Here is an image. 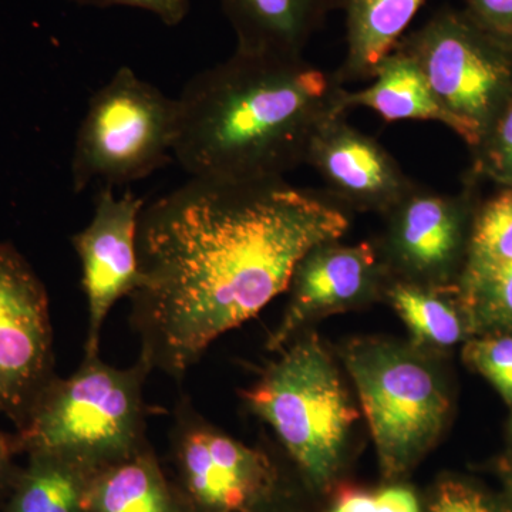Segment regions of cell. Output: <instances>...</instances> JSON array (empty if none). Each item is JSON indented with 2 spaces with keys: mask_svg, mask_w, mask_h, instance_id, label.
Masks as SVG:
<instances>
[{
  "mask_svg": "<svg viewBox=\"0 0 512 512\" xmlns=\"http://www.w3.org/2000/svg\"><path fill=\"white\" fill-rule=\"evenodd\" d=\"M349 229L328 195L285 180L192 178L144 205L130 320L151 372L181 379L205 350L288 291L312 249Z\"/></svg>",
  "mask_w": 512,
  "mask_h": 512,
  "instance_id": "1",
  "label": "cell"
},
{
  "mask_svg": "<svg viewBox=\"0 0 512 512\" xmlns=\"http://www.w3.org/2000/svg\"><path fill=\"white\" fill-rule=\"evenodd\" d=\"M345 87L302 57L249 55L195 74L175 97L173 156L192 178L265 183L305 164Z\"/></svg>",
  "mask_w": 512,
  "mask_h": 512,
  "instance_id": "2",
  "label": "cell"
},
{
  "mask_svg": "<svg viewBox=\"0 0 512 512\" xmlns=\"http://www.w3.org/2000/svg\"><path fill=\"white\" fill-rule=\"evenodd\" d=\"M150 373L140 357L126 369L83 357L72 376L47 384L16 430L22 454L59 457L94 476L140 453L150 446L143 396Z\"/></svg>",
  "mask_w": 512,
  "mask_h": 512,
  "instance_id": "3",
  "label": "cell"
},
{
  "mask_svg": "<svg viewBox=\"0 0 512 512\" xmlns=\"http://www.w3.org/2000/svg\"><path fill=\"white\" fill-rule=\"evenodd\" d=\"M245 400L274 429L309 494L329 497L340 487L349 431L359 414L315 335L289 346Z\"/></svg>",
  "mask_w": 512,
  "mask_h": 512,
  "instance_id": "4",
  "label": "cell"
},
{
  "mask_svg": "<svg viewBox=\"0 0 512 512\" xmlns=\"http://www.w3.org/2000/svg\"><path fill=\"white\" fill-rule=\"evenodd\" d=\"M175 126V99L121 66L93 94L77 131L74 192L94 183L120 187L164 167L174 157Z\"/></svg>",
  "mask_w": 512,
  "mask_h": 512,
  "instance_id": "5",
  "label": "cell"
},
{
  "mask_svg": "<svg viewBox=\"0 0 512 512\" xmlns=\"http://www.w3.org/2000/svg\"><path fill=\"white\" fill-rule=\"evenodd\" d=\"M365 412L380 471L387 483L409 476L439 439L448 400L419 359L380 342L356 343L345 353Z\"/></svg>",
  "mask_w": 512,
  "mask_h": 512,
  "instance_id": "6",
  "label": "cell"
},
{
  "mask_svg": "<svg viewBox=\"0 0 512 512\" xmlns=\"http://www.w3.org/2000/svg\"><path fill=\"white\" fill-rule=\"evenodd\" d=\"M397 46L419 64L467 146L476 147L512 97V40L484 29L464 9H443Z\"/></svg>",
  "mask_w": 512,
  "mask_h": 512,
  "instance_id": "7",
  "label": "cell"
},
{
  "mask_svg": "<svg viewBox=\"0 0 512 512\" xmlns=\"http://www.w3.org/2000/svg\"><path fill=\"white\" fill-rule=\"evenodd\" d=\"M55 377L46 286L18 249L0 242V413L16 430Z\"/></svg>",
  "mask_w": 512,
  "mask_h": 512,
  "instance_id": "8",
  "label": "cell"
},
{
  "mask_svg": "<svg viewBox=\"0 0 512 512\" xmlns=\"http://www.w3.org/2000/svg\"><path fill=\"white\" fill-rule=\"evenodd\" d=\"M171 441L174 481L194 512H251L284 483L264 453L205 423L190 404L178 409Z\"/></svg>",
  "mask_w": 512,
  "mask_h": 512,
  "instance_id": "9",
  "label": "cell"
},
{
  "mask_svg": "<svg viewBox=\"0 0 512 512\" xmlns=\"http://www.w3.org/2000/svg\"><path fill=\"white\" fill-rule=\"evenodd\" d=\"M476 180L468 177L457 195L424 190L420 185L387 212V254L403 282L443 286L466 258L478 204Z\"/></svg>",
  "mask_w": 512,
  "mask_h": 512,
  "instance_id": "10",
  "label": "cell"
},
{
  "mask_svg": "<svg viewBox=\"0 0 512 512\" xmlns=\"http://www.w3.org/2000/svg\"><path fill=\"white\" fill-rule=\"evenodd\" d=\"M144 205L131 192L116 197L113 188H101L92 220L72 237L87 302L84 357L99 356L101 332L111 309L140 285L137 232Z\"/></svg>",
  "mask_w": 512,
  "mask_h": 512,
  "instance_id": "11",
  "label": "cell"
},
{
  "mask_svg": "<svg viewBox=\"0 0 512 512\" xmlns=\"http://www.w3.org/2000/svg\"><path fill=\"white\" fill-rule=\"evenodd\" d=\"M346 114L330 117L313 134L305 164L339 207L386 215L417 187L392 154L357 128Z\"/></svg>",
  "mask_w": 512,
  "mask_h": 512,
  "instance_id": "12",
  "label": "cell"
},
{
  "mask_svg": "<svg viewBox=\"0 0 512 512\" xmlns=\"http://www.w3.org/2000/svg\"><path fill=\"white\" fill-rule=\"evenodd\" d=\"M382 275L379 252L369 242L340 245L332 241L312 249L293 272L288 288L291 301L268 348H284L309 318L367 298Z\"/></svg>",
  "mask_w": 512,
  "mask_h": 512,
  "instance_id": "13",
  "label": "cell"
},
{
  "mask_svg": "<svg viewBox=\"0 0 512 512\" xmlns=\"http://www.w3.org/2000/svg\"><path fill=\"white\" fill-rule=\"evenodd\" d=\"M237 52L302 57L313 35L343 0H218Z\"/></svg>",
  "mask_w": 512,
  "mask_h": 512,
  "instance_id": "14",
  "label": "cell"
},
{
  "mask_svg": "<svg viewBox=\"0 0 512 512\" xmlns=\"http://www.w3.org/2000/svg\"><path fill=\"white\" fill-rule=\"evenodd\" d=\"M373 83L357 92L343 89L340 107L345 113L363 107L383 120L437 121L460 137L457 121L443 110L431 92L419 64L402 47H394L373 74Z\"/></svg>",
  "mask_w": 512,
  "mask_h": 512,
  "instance_id": "15",
  "label": "cell"
},
{
  "mask_svg": "<svg viewBox=\"0 0 512 512\" xmlns=\"http://www.w3.org/2000/svg\"><path fill=\"white\" fill-rule=\"evenodd\" d=\"M84 512H194L153 448L94 474Z\"/></svg>",
  "mask_w": 512,
  "mask_h": 512,
  "instance_id": "16",
  "label": "cell"
},
{
  "mask_svg": "<svg viewBox=\"0 0 512 512\" xmlns=\"http://www.w3.org/2000/svg\"><path fill=\"white\" fill-rule=\"evenodd\" d=\"M426 0H343L346 10V56L339 84L370 80L384 57L402 40L404 30Z\"/></svg>",
  "mask_w": 512,
  "mask_h": 512,
  "instance_id": "17",
  "label": "cell"
},
{
  "mask_svg": "<svg viewBox=\"0 0 512 512\" xmlns=\"http://www.w3.org/2000/svg\"><path fill=\"white\" fill-rule=\"evenodd\" d=\"M26 457L2 512H84L93 474L49 454Z\"/></svg>",
  "mask_w": 512,
  "mask_h": 512,
  "instance_id": "18",
  "label": "cell"
},
{
  "mask_svg": "<svg viewBox=\"0 0 512 512\" xmlns=\"http://www.w3.org/2000/svg\"><path fill=\"white\" fill-rule=\"evenodd\" d=\"M453 292L474 329L512 330V259L464 262Z\"/></svg>",
  "mask_w": 512,
  "mask_h": 512,
  "instance_id": "19",
  "label": "cell"
},
{
  "mask_svg": "<svg viewBox=\"0 0 512 512\" xmlns=\"http://www.w3.org/2000/svg\"><path fill=\"white\" fill-rule=\"evenodd\" d=\"M393 308L412 330L414 338L430 345H456L463 338L460 312L443 296V286L396 281L387 289Z\"/></svg>",
  "mask_w": 512,
  "mask_h": 512,
  "instance_id": "20",
  "label": "cell"
},
{
  "mask_svg": "<svg viewBox=\"0 0 512 512\" xmlns=\"http://www.w3.org/2000/svg\"><path fill=\"white\" fill-rule=\"evenodd\" d=\"M512 259V187L478 205L464 262L494 264Z\"/></svg>",
  "mask_w": 512,
  "mask_h": 512,
  "instance_id": "21",
  "label": "cell"
},
{
  "mask_svg": "<svg viewBox=\"0 0 512 512\" xmlns=\"http://www.w3.org/2000/svg\"><path fill=\"white\" fill-rule=\"evenodd\" d=\"M471 150L474 158L468 177L512 187V97Z\"/></svg>",
  "mask_w": 512,
  "mask_h": 512,
  "instance_id": "22",
  "label": "cell"
},
{
  "mask_svg": "<svg viewBox=\"0 0 512 512\" xmlns=\"http://www.w3.org/2000/svg\"><path fill=\"white\" fill-rule=\"evenodd\" d=\"M464 356L512 404V336L473 340L464 349Z\"/></svg>",
  "mask_w": 512,
  "mask_h": 512,
  "instance_id": "23",
  "label": "cell"
},
{
  "mask_svg": "<svg viewBox=\"0 0 512 512\" xmlns=\"http://www.w3.org/2000/svg\"><path fill=\"white\" fill-rule=\"evenodd\" d=\"M423 512H508L500 500L463 478L446 477L434 485Z\"/></svg>",
  "mask_w": 512,
  "mask_h": 512,
  "instance_id": "24",
  "label": "cell"
},
{
  "mask_svg": "<svg viewBox=\"0 0 512 512\" xmlns=\"http://www.w3.org/2000/svg\"><path fill=\"white\" fill-rule=\"evenodd\" d=\"M83 8H130L143 10L168 28L181 25L191 10V0H69Z\"/></svg>",
  "mask_w": 512,
  "mask_h": 512,
  "instance_id": "25",
  "label": "cell"
},
{
  "mask_svg": "<svg viewBox=\"0 0 512 512\" xmlns=\"http://www.w3.org/2000/svg\"><path fill=\"white\" fill-rule=\"evenodd\" d=\"M466 12L494 35L512 40V0H464Z\"/></svg>",
  "mask_w": 512,
  "mask_h": 512,
  "instance_id": "26",
  "label": "cell"
},
{
  "mask_svg": "<svg viewBox=\"0 0 512 512\" xmlns=\"http://www.w3.org/2000/svg\"><path fill=\"white\" fill-rule=\"evenodd\" d=\"M22 454L16 433L9 434L0 430V512L5 507L16 477H18L20 466L16 458Z\"/></svg>",
  "mask_w": 512,
  "mask_h": 512,
  "instance_id": "27",
  "label": "cell"
},
{
  "mask_svg": "<svg viewBox=\"0 0 512 512\" xmlns=\"http://www.w3.org/2000/svg\"><path fill=\"white\" fill-rule=\"evenodd\" d=\"M379 512H423V503L410 485L387 483L375 491Z\"/></svg>",
  "mask_w": 512,
  "mask_h": 512,
  "instance_id": "28",
  "label": "cell"
},
{
  "mask_svg": "<svg viewBox=\"0 0 512 512\" xmlns=\"http://www.w3.org/2000/svg\"><path fill=\"white\" fill-rule=\"evenodd\" d=\"M323 512H379L375 491L338 487Z\"/></svg>",
  "mask_w": 512,
  "mask_h": 512,
  "instance_id": "29",
  "label": "cell"
},
{
  "mask_svg": "<svg viewBox=\"0 0 512 512\" xmlns=\"http://www.w3.org/2000/svg\"><path fill=\"white\" fill-rule=\"evenodd\" d=\"M251 512H309L303 510L301 505H299V501L296 500L295 491L286 484L282 483L279 490L276 491L268 501H265L264 504L259 505L256 510Z\"/></svg>",
  "mask_w": 512,
  "mask_h": 512,
  "instance_id": "30",
  "label": "cell"
},
{
  "mask_svg": "<svg viewBox=\"0 0 512 512\" xmlns=\"http://www.w3.org/2000/svg\"><path fill=\"white\" fill-rule=\"evenodd\" d=\"M507 490H508V497H507L508 504H505V507H507L508 512H512V474H510V476H508V478H507Z\"/></svg>",
  "mask_w": 512,
  "mask_h": 512,
  "instance_id": "31",
  "label": "cell"
}]
</instances>
